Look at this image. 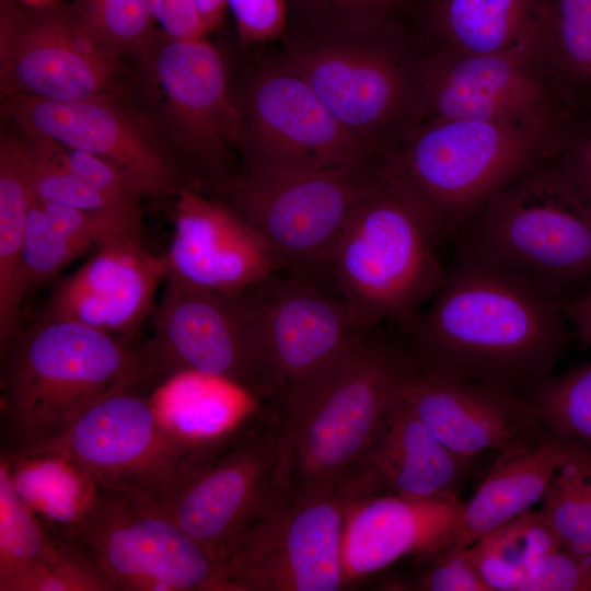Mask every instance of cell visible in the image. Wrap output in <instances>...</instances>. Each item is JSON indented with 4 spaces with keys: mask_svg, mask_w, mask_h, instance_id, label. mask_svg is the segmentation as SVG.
<instances>
[{
    "mask_svg": "<svg viewBox=\"0 0 591 591\" xmlns=\"http://www.w3.org/2000/svg\"><path fill=\"white\" fill-rule=\"evenodd\" d=\"M287 499L277 418L232 430L166 510L219 564L244 531Z\"/></svg>",
    "mask_w": 591,
    "mask_h": 591,
    "instance_id": "16",
    "label": "cell"
},
{
    "mask_svg": "<svg viewBox=\"0 0 591 591\" xmlns=\"http://www.w3.org/2000/svg\"><path fill=\"white\" fill-rule=\"evenodd\" d=\"M591 461L563 466L546 490L540 510L558 546L591 551Z\"/></svg>",
    "mask_w": 591,
    "mask_h": 591,
    "instance_id": "34",
    "label": "cell"
},
{
    "mask_svg": "<svg viewBox=\"0 0 591 591\" xmlns=\"http://www.w3.org/2000/svg\"><path fill=\"white\" fill-rule=\"evenodd\" d=\"M558 546L540 510H528L468 546L490 591H519L541 559Z\"/></svg>",
    "mask_w": 591,
    "mask_h": 591,
    "instance_id": "30",
    "label": "cell"
},
{
    "mask_svg": "<svg viewBox=\"0 0 591 591\" xmlns=\"http://www.w3.org/2000/svg\"><path fill=\"white\" fill-rule=\"evenodd\" d=\"M241 39L263 43L281 36L287 27L285 0H228Z\"/></svg>",
    "mask_w": 591,
    "mask_h": 591,
    "instance_id": "43",
    "label": "cell"
},
{
    "mask_svg": "<svg viewBox=\"0 0 591 591\" xmlns=\"http://www.w3.org/2000/svg\"><path fill=\"white\" fill-rule=\"evenodd\" d=\"M1 451L50 442L100 396L130 383L151 386L143 348L63 318L42 317L1 354Z\"/></svg>",
    "mask_w": 591,
    "mask_h": 591,
    "instance_id": "2",
    "label": "cell"
},
{
    "mask_svg": "<svg viewBox=\"0 0 591 591\" xmlns=\"http://www.w3.org/2000/svg\"><path fill=\"white\" fill-rule=\"evenodd\" d=\"M164 256L143 243L141 229L102 241L53 291L43 317L74 321L127 337L152 314L166 279Z\"/></svg>",
    "mask_w": 591,
    "mask_h": 591,
    "instance_id": "21",
    "label": "cell"
},
{
    "mask_svg": "<svg viewBox=\"0 0 591 591\" xmlns=\"http://www.w3.org/2000/svg\"><path fill=\"white\" fill-rule=\"evenodd\" d=\"M413 1L415 2L416 9H417V7L419 5V3H420L422 0H413Z\"/></svg>",
    "mask_w": 591,
    "mask_h": 591,
    "instance_id": "48",
    "label": "cell"
},
{
    "mask_svg": "<svg viewBox=\"0 0 591 591\" xmlns=\"http://www.w3.org/2000/svg\"><path fill=\"white\" fill-rule=\"evenodd\" d=\"M1 455L15 491L50 530L69 533L93 503L99 484L69 460L48 452Z\"/></svg>",
    "mask_w": 591,
    "mask_h": 591,
    "instance_id": "28",
    "label": "cell"
},
{
    "mask_svg": "<svg viewBox=\"0 0 591 591\" xmlns=\"http://www.w3.org/2000/svg\"><path fill=\"white\" fill-rule=\"evenodd\" d=\"M580 461H591V449L543 426L506 447L471 499L463 502L451 544L470 546L531 510L558 471Z\"/></svg>",
    "mask_w": 591,
    "mask_h": 591,
    "instance_id": "24",
    "label": "cell"
},
{
    "mask_svg": "<svg viewBox=\"0 0 591 591\" xmlns=\"http://www.w3.org/2000/svg\"><path fill=\"white\" fill-rule=\"evenodd\" d=\"M520 396L541 426L591 449V361L551 373Z\"/></svg>",
    "mask_w": 591,
    "mask_h": 591,
    "instance_id": "33",
    "label": "cell"
},
{
    "mask_svg": "<svg viewBox=\"0 0 591 591\" xmlns=\"http://www.w3.org/2000/svg\"><path fill=\"white\" fill-rule=\"evenodd\" d=\"M86 251L88 247L56 230L33 198L23 247L24 294L51 280Z\"/></svg>",
    "mask_w": 591,
    "mask_h": 591,
    "instance_id": "38",
    "label": "cell"
},
{
    "mask_svg": "<svg viewBox=\"0 0 591 591\" xmlns=\"http://www.w3.org/2000/svg\"><path fill=\"white\" fill-rule=\"evenodd\" d=\"M544 0H422L413 25L422 51L486 54L542 43Z\"/></svg>",
    "mask_w": 591,
    "mask_h": 591,
    "instance_id": "26",
    "label": "cell"
},
{
    "mask_svg": "<svg viewBox=\"0 0 591 591\" xmlns=\"http://www.w3.org/2000/svg\"><path fill=\"white\" fill-rule=\"evenodd\" d=\"M33 201L26 152L20 134L0 140V348L3 354L20 334L23 247Z\"/></svg>",
    "mask_w": 591,
    "mask_h": 591,
    "instance_id": "27",
    "label": "cell"
},
{
    "mask_svg": "<svg viewBox=\"0 0 591 591\" xmlns=\"http://www.w3.org/2000/svg\"><path fill=\"white\" fill-rule=\"evenodd\" d=\"M119 60L79 26L68 5L1 3L2 97L79 101L118 95Z\"/></svg>",
    "mask_w": 591,
    "mask_h": 591,
    "instance_id": "17",
    "label": "cell"
},
{
    "mask_svg": "<svg viewBox=\"0 0 591 591\" xmlns=\"http://www.w3.org/2000/svg\"><path fill=\"white\" fill-rule=\"evenodd\" d=\"M68 7L90 37L119 58L141 61L160 34L147 0H72Z\"/></svg>",
    "mask_w": 591,
    "mask_h": 591,
    "instance_id": "32",
    "label": "cell"
},
{
    "mask_svg": "<svg viewBox=\"0 0 591 591\" xmlns=\"http://www.w3.org/2000/svg\"><path fill=\"white\" fill-rule=\"evenodd\" d=\"M118 95L79 101L2 97V112L16 127L106 159L131 175L150 198L175 197L196 182L143 118Z\"/></svg>",
    "mask_w": 591,
    "mask_h": 591,
    "instance_id": "19",
    "label": "cell"
},
{
    "mask_svg": "<svg viewBox=\"0 0 591 591\" xmlns=\"http://www.w3.org/2000/svg\"><path fill=\"white\" fill-rule=\"evenodd\" d=\"M567 126L479 119L421 121L404 130L385 152L384 164L424 208L439 240L451 241L505 186L557 154Z\"/></svg>",
    "mask_w": 591,
    "mask_h": 591,
    "instance_id": "3",
    "label": "cell"
},
{
    "mask_svg": "<svg viewBox=\"0 0 591 591\" xmlns=\"http://www.w3.org/2000/svg\"><path fill=\"white\" fill-rule=\"evenodd\" d=\"M248 290L205 292L166 278L151 314L152 338L143 347L151 386L196 373L228 381L250 395H270Z\"/></svg>",
    "mask_w": 591,
    "mask_h": 591,
    "instance_id": "13",
    "label": "cell"
},
{
    "mask_svg": "<svg viewBox=\"0 0 591 591\" xmlns=\"http://www.w3.org/2000/svg\"><path fill=\"white\" fill-rule=\"evenodd\" d=\"M564 301L523 276L455 255L412 328V354L523 395L551 374L569 337Z\"/></svg>",
    "mask_w": 591,
    "mask_h": 591,
    "instance_id": "1",
    "label": "cell"
},
{
    "mask_svg": "<svg viewBox=\"0 0 591 591\" xmlns=\"http://www.w3.org/2000/svg\"><path fill=\"white\" fill-rule=\"evenodd\" d=\"M543 53L575 111L591 107V0H544Z\"/></svg>",
    "mask_w": 591,
    "mask_h": 591,
    "instance_id": "29",
    "label": "cell"
},
{
    "mask_svg": "<svg viewBox=\"0 0 591 591\" xmlns=\"http://www.w3.org/2000/svg\"><path fill=\"white\" fill-rule=\"evenodd\" d=\"M12 1L28 5V7H34V8L46 7L56 2V0H12Z\"/></svg>",
    "mask_w": 591,
    "mask_h": 591,
    "instance_id": "47",
    "label": "cell"
},
{
    "mask_svg": "<svg viewBox=\"0 0 591 591\" xmlns=\"http://www.w3.org/2000/svg\"><path fill=\"white\" fill-rule=\"evenodd\" d=\"M150 12L162 32L174 38L206 36L194 0H147Z\"/></svg>",
    "mask_w": 591,
    "mask_h": 591,
    "instance_id": "44",
    "label": "cell"
},
{
    "mask_svg": "<svg viewBox=\"0 0 591 591\" xmlns=\"http://www.w3.org/2000/svg\"><path fill=\"white\" fill-rule=\"evenodd\" d=\"M67 534L94 555L117 591H228L216 559L139 490L99 485Z\"/></svg>",
    "mask_w": 591,
    "mask_h": 591,
    "instance_id": "12",
    "label": "cell"
},
{
    "mask_svg": "<svg viewBox=\"0 0 591 591\" xmlns=\"http://www.w3.org/2000/svg\"><path fill=\"white\" fill-rule=\"evenodd\" d=\"M555 159L591 218V107L576 112Z\"/></svg>",
    "mask_w": 591,
    "mask_h": 591,
    "instance_id": "42",
    "label": "cell"
},
{
    "mask_svg": "<svg viewBox=\"0 0 591 591\" xmlns=\"http://www.w3.org/2000/svg\"><path fill=\"white\" fill-rule=\"evenodd\" d=\"M263 360L281 421L292 418L366 334L324 278L278 271L251 288Z\"/></svg>",
    "mask_w": 591,
    "mask_h": 591,
    "instance_id": "10",
    "label": "cell"
},
{
    "mask_svg": "<svg viewBox=\"0 0 591 591\" xmlns=\"http://www.w3.org/2000/svg\"><path fill=\"white\" fill-rule=\"evenodd\" d=\"M473 464L440 441L398 393L357 470L376 493L456 501Z\"/></svg>",
    "mask_w": 591,
    "mask_h": 591,
    "instance_id": "25",
    "label": "cell"
},
{
    "mask_svg": "<svg viewBox=\"0 0 591 591\" xmlns=\"http://www.w3.org/2000/svg\"><path fill=\"white\" fill-rule=\"evenodd\" d=\"M62 533L47 528L20 498L0 456V591L14 578L60 551Z\"/></svg>",
    "mask_w": 591,
    "mask_h": 591,
    "instance_id": "31",
    "label": "cell"
},
{
    "mask_svg": "<svg viewBox=\"0 0 591 591\" xmlns=\"http://www.w3.org/2000/svg\"><path fill=\"white\" fill-rule=\"evenodd\" d=\"M425 569L398 589L419 591H490L479 575L468 546L448 544L431 555Z\"/></svg>",
    "mask_w": 591,
    "mask_h": 591,
    "instance_id": "40",
    "label": "cell"
},
{
    "mask_svg": "<svg viewBox=\"0 0 591 591\" xmlns=\"http://www.w3.org/2000/svg\"><path fill=\"white\" fill-rule=\"evenodd\" d=\"M576 112L547 65L542 43L486 54L421 50L406 128L439 119L564 128Z\"/></svg>",
    "mask_w": 591,
    "mask_h": 591,
    "instance_id": "11",
    "label": "cell"
},
{
    "mask_svg": "<svg viewBox=\"0 0 591 591\" xmlns=\"http://www.w3.org/2000/svg\"><path fill=\"white\" fill-rule=\"evenodd\" d=\"M555 155L505 186L451 242L455 255L514 271L565 302L591 285V218Z\"/></svg>",
    "mask_w": 591,
    "mask_h": 591,
    "instance_id": "6",
    "label": "cell"
},
{
    "mask_svg": "<svg viewBox=\"0 0 591 591\" xmlns=\"http://www.w3.org/2000/svg\"><path fill=\"white\" fill-rule=\"evenodd\" d=\"M461 500L412 499L376 493L347 511L343 565L346 586L408 556L426 560L452 543Z\"/></svg>",
    "mask_w": 591,
    "mask_h": 591,
    "instance_id": "23",
    "label": "cell"
},
{
    "mask_svg": "<svg viewBox=\"0 0 591 591\" xmlns=\"http://www.w3.org/2000/svg\"><path fill=\"white\" fill-rule=\"evenodd\" d=\"M287 21L298 27L361 28L412 21L413 0H285Z\"/></svg>",
    "mask_w": 591,
    "mask_h": 591,
    "instance_id": "37",
    "label": "cell"
},
{
    "mask_svg": "<svg viewBox=\"0 0 591 591\" xmlns=\"http://www.w3.org/2000/svg\"><path fill=\"white\" fill-rule=\"evenodd\" d=\"M383 157L324 169L234 173L216 193L260 235L280 271L327 279L334 248L379 178Z\"/></svg>",
    "mask_w": 591,
    "mask_h": 591,
    "instance_id": "8",
    "label": "cell"
},
{
    "mask_svg": "<svg viewBox=\"0 0 591 591\" xmlns=\"http://www.w3.org/2000/svg\"><path fill=\"white\" fill-rule=\"evenodd\" d=\"M141 63L175 149L196 183L217 192L234 174L229 160L241 129L222 56L205 36L174 38L161 31Z\"/></svg>",
    "mask_w": 591,
    "mask_h": 591,
    "instance_id": "15",
    "label": "cell"
},
{
    "mask_svg": "<svg viewBox=\"0 0 591 591\" xmlns=\"http://www.w3.org/2000/svg\"><path fill=\"white\" fill-rule=\"evenodd\" d=\"M294 30L283 59L345 127L389 151L406 128L421 54L412 21Z\"/></svg>",
    "mask_w": 591,
    "mask_h": 591,
    "instance_id": "7",
    "label": "cell"
},
{
    "mask_svg": "<svg viewBox=\"0 0 591 591\" xmlns=\"http://www.w3.org/2000/svg\"><path fill=\"white\" fill-rule=\"evenodd\" d=\"M146 387L142 383L118 386L95 399L57 439L9 453L58 454L99 485L139 490L166 509L227 434L194 441L176 433L163 421Z\"/></svg>",
    "mask_w": 591,
    "mask_h": 591,
    "instance_id": "9",
    "label": "cell"
},
{
    "mask_svg": "<svg viewBox=\"0 0 591 591\" xmlns=\"http://www.w3.org/2000/svg\"><path fill=\"white\" fill-rule=\"evenodd\" d=\"M410 360L408 348L371 329L292 418L279 420L290 500L331 495L354 474L396 399Z\"/></svg>",
    "mask_w": 591,
    "mask_h": 591,
    "instance_id": "5",
    "label": "cell"
},
{
    "mask_svg": "<svg viewBox=\"0 0 591 591\" xmlns=\"http://www.w3.org/2000/svg\"><path fill=\"white\" fill-rule=\"evenodd\" d=\"M1 591H117V588L94 555L76 537L62 533L56 557L25 570Z\"/></svg>",
    "mask_w": 591,
    "mask_h": 591,
    "instance_id": "36",
    "label": "cell"
},
{
    "mask_svg": "<svg viewBox=\"0 0 591 591\" xmlns=\"http://www.w3.org/2000/svg\"><path fill=\"white\" fill-rule=\"evenodd\" d=\"M519 591H591V551L555 547L523 580Z\"/></svg>",
    "mask_w": 591,
    "mask_h": 591,
    "instance_id": "41",
    "label": "cell"
},
{
    "mask_svg": "<svg viewBox=\"0 0 591 591\" xmlns=\"http://www.w3.org/2000/svg\"><path fill=\"white\" fill-rule=\"evenodd\" d=\"M173 235L163 255L166 278L205 292L234 296L280 271L254 228L222 199L196 187L174 197Z\"/></svg>",
    "mask_w": 591,
    "mask_h": 591,
    "instance_id": "20",
    "label": "cell"
},
{
    "mask_svg": "<svg viewBox=\"0 0 591 591\" xmlns=\"http://www.w3.org/2000/svg\"><path fill=\"white\" fill-rule=\"evenodd\" d=\"M48 138V137H47ZM58 159L84 184L121 208L139 210L148 198L138 182L117 164L49 138Z\"/></svg>",
    "mask_w": 591,
    "mask_h": 591,
    "instance_id": "39",
    "label": "cell"
},
{
    "mask_svg": "<svg viewBox=\"0 0 591 591\" xmlns=\"http://www.w3.org/2000/svg\"><path fill=\"white\" fill-rule=\"evenodd\" d=\"M206 33L213 31L223 20L228 0H194Z\"/></svg>",
    "mask_w": 591,
    "mask_h": 591,
    "instance_id": "46",
    "label": "cell"
},
{
    "mask_svg": "<svg viewBox=\"0 0 591 591\" xmlns=\"http://www.w3.org/2000/svg\"><path fill=\"white\" fill-rule=\"evenodd\" d=\"M434 227L386 170L352 212L327 267V279L364 331L383 322L408 332L445 267Z\"/></svg>",
    "mask_w": 591,
    "mask_h": 591,
    "instance_id": "4",
    "label": "cell"
},
{
    "mask_svg": "<svg viewBox=\"0 0 591 591\" xmlns=\"http://www.w3.org/2000/svg\"><path fill=\"white\" fill-rule=\"evenodd\" d=\"M239 107L246 171L324 169L383 154L345 127L285 59L255 73Z\"/></svg>",
    "mask_w": 591,
    "mask_h": 591,
    "instance_id": "18",
    "label": "cell"
},
{
    "mask_svg": "<svg viewBox=\"0 0 591 591\" xmlns=\"http://www.w3.org/2000/svg\"><path fill=\"white\" fill-rule=\"evenodd\" d=\"M356 499L355 489L344 484L327 496L278 505L220 558L228 591H336L345 587L344 528Z\"/></svg>",
    "mask_w": 591,
    "mask_h": 591,
    "instance_id": "14",
    "label": "cell"
},
{
    "mask_svg": "<svg viewBox=\"0 0 591 591\" xmlns=\"http://www.w3.org/2000/svg\"><path fill=\"white\" fill-rule=\"evenodd\" d=\"M564 311L573 336L591 346V285L565 301Z\"/></svg>",
    "mask_w": 591,
    "mask_h": 591,
    "instance_id": "45",
    "label": "cell"
},
{
    "mask_svg": "<svg viewBox=\"0 0 591 591\" xmlns=\"http://www.w3.org/2000/svg\"><path fill=\"white\" fill-rule=\"evenodd\" d=\"M410 356L399 394L460 457L474 463L482 454L499 452L541 426L520 395L430 366L412 352Z\"/></svg>",
    "mask_w": 591,
    "mask_h": 591,
    "instance_id": "22",
    "label": "cell"
},
{
    "mask_svg": "<svg viewBox=\"0 0 591 591\" xmlns=\"http://www.w3.org/2000/svg\"><path fill=\"white\" fill-rule=\"evenodd\" d=\"M19 134L26 152L34 199L90 210H130L119 207L78 178L58 159L49 138L21 127Z\"/></svg>",
    "mask_w": 591,
    "mask_h": 591,
    "instance_id": "35",
    "label": "cell"
}]
</instances>
